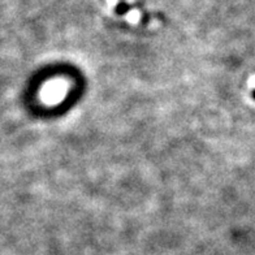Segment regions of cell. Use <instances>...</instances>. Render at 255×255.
<instances>
[{
	"instance_id": "cell-2",
	"label": "cell",
	"mask_w": 255,
	"mask_h": 255,
	"mask_svg": "<svg viewBox=\"0 0 255 255\" xmlns=\"http://www.w3.org/2000/svg\"><path fill=\"white\" fill-rule=\"evenodd\" d=\"M248 85H249V87H250V89H255V76H252L250 78H249Z\"/></svg>"
},
{
	"instance_id": "cell-1",
	"label": "cell",
	"mask_w": 255,
	"mask_h": 255,
	"mask_svg": "<svg viewBox=\"0 0 255 255\" xmlns=\"http://www.w3.org/2000/svg\"><path fill=\"white\" fill-rule=\"evenodd\" d=\"M68 94V83L63 79H54L42 90V99L47 104L60 103Z\"/></svg>"
}]
</instances>
